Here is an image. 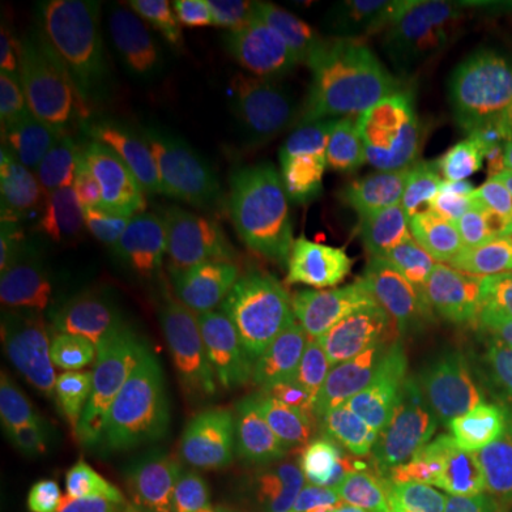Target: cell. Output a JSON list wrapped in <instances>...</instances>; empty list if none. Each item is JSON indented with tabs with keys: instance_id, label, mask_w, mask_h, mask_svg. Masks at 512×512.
<instances>
[{
	"instance_id": "cell-24",
	"label": "cell",
	"mask_w": 512,
	"mask_h": 512,
	"mask_svg": "<svg viewBox=\"0 0 512 512\" xmlns=\"http://www.w3.org/2000/svg\"><path fill=\"white\" fill-rule=\"evenodd\" d=\"M356 43L382 53L413 41L427 27V3L408 0H347Z\"/></svg>"
},
{
	"instance_id": "cell-13",
	"label": "cell",
	"mask_w": 512,
	"mask_h": 512,
	"mask_svg": "<svg viewBox=\"0 0 512 512\" xmlns=\"http://www.w3.org/2000/svg\"><path fill=\"white\" fill-rule=\"evenodd\" d=\"M88 472L60 427L43 418L0 458V501L12 512H81Z\"/></svg>"
},
{
	"instance_id": "cell-22",
	"label": "cell",
	"mask_w": 512,
	"mask_h": 512,
	"mask_svg": "<svg viewBox=\"0 0 512 512\" xmlns=\"http://www.w3.org/2000/svg\"><path fill=\"white\" fill-rule=\"evenodd\" d=\"M50 188L34 131L0 119V204L3 216L27 207Z\"/></svg>"
},
{
	"instance_id": "cell-23",
	"label": "cell",
	"mask_w": 512,
	"mask_h": 512,
	"mask_svg": "<svg viewBox=\"0 0 512 512\" xmlns=\"http://www.w3.org/2000/svg\"><path fill=\"white\" fill-rule=\"evenodd\" d=\"M219 363L183 356L169 347L140 349V370L147 387L169 406L185 413L197 406Z\"/></svg>"
},
{
	"instance_id": "cell-10",
	"label": "cell",
	"mask_w": 512,
	"mask_h": 512,
	"mask_svg": "<svg viewBox=\"0 0 512 512\" xmlns=\"http://www.w3.org/2000/svg\"><path fill=\"white\" fill-rule=\"evenodd\" d=\"M181 55L216 121L233 131H254L266 119L268 83L228 22L207 10H190L181 27Z\"/></svg>"
},
{
	"instance_id": "cell-9",
	"label": "cell",
	"mask_w": 512,
	"mask_h": 512,
	"mask_svg": "<svg viewBox=\"0 0 512 512\" xmlns=\"http://www.w3.org/2000/svg\"><path fill=\"white\" fill-rule=\"evenodd\" d=\"M190 418L221 456L238 465L259 463L278 422V384L271 363L242 351L223 358Z\"/></svg>"
},
{
	"instance_id": "cell-19",
	"label": "cell",
	"mask_w": 512,
	"mask_h": 512,
	"mask_svg": "<svg viewBox=\"0 0 512 512\" xmlns=\"http://www.w3.org/2000/svg\"><path fill=\"white\" fill-rule=\"evenodd\" d=\"M136 254L119 226H102L95 233L57 285L76 323L121 313Z\"/></svg>"
},
{
	"instance_id": "cell-6",
	"label": "cell",
	"mask_w": 512,
	"mask_h": 512,
	"mask_svg": "<svg viewBox=\"0 0 512 512\" xmlns=\"http://www.w3.org/2000/svg\"><path fill=\"white\" fill-rule=\"evenodd\" d=\"M278 384L283 453H306L342 437H387L394 418L363 370L299 344H278L271 358Z\"/></svg>"
},
{
	"instance_id": "cell-20",
	"label": "cell",
	"mask_w": 512,
	"mask_h": 512,
	"mask_svg": "<svg viewBox=\"0 0 512 512\" xmlns=\"http://www.w3.org/2000/svg\"><path fill=\"white\" fill-rule=\"evenodd\" d=\"M427 27L451 43L475 67L496 95L498 105L512 110V38L484 19L451 3H427Z\"/></svg>"
},
{
	"instance_id": "cell-32",
	"label": "cell",
	"mask_w": 512,
	"mask_h": 512,
	"mask_svg": "<svg viewBox=\"0 0 512 512\" xmlns=\"http://www.w3.org/2000/svg\"><path fill=\"white\" fill-rule=\"evenodd\" d=\"M271 512H313V510L306 508V505L299 501V498H292V496H287L285 491H278Z\"/></svg>"
},
{
	"instance_id": "cell-11",
	"label": "cell",
	"mask_w": 512,
	"mask_h": 512,
	"mask_svg": "<svg viewBox=\"0 0 512 512\" xmlns=\"http://www.w3.org/2000/svg\"><path fill=\"white\" fill-rule=\"evenodd\" d=\"M294 498L313 512H361L399 467L387 437H342L306 453H285Z\"/></svg>"
},
{
	"instance_id": "cell-3",
	"label": "cell",
	"mask_w": 512,
	"mask_h": 512,
	"mask_svg": "<svg viewBox=\"0 0 512 512\" xmlns=\"http://www.w3.org/2000/svg\"><path fill=\"white\" fill-rule=\"evenodd\" d=\"M34 136L50 188L100 226L145 200V171L64 46L34 67Z\"/></svg>"
},
{
	"instance_id": "cell-29",
	"label": "cell",
	"mask_w": 512,
	"mask_h": 512,
	"mask_svg": "<svg viewBox=\"0 0 512 512\" xmlns=\"http://www.w3.org/2000/svg\"><path fill=\"white\" fill-rule=\"evenodd\" d=\"M479 475H512V396L491 399L482 432H479Z\"/></svg>"
},
{
	"instance_id": "cell-26",
	"label": "cell",
	"mask_w": 512,
	"mask_h": 512,
	"mask_svg": "<svg viewBox=\"0 0 512 512\" xmlns=\"http://www.w3.org/2000/svg\"><path fill=\"white\" fill-rule=\"evenodd\" d=\"M121 316H124L126 328L140 349L164 347L169 342V313H166L164 302L159 299L157 290L152 287L143 266H140L138 254L131 271V280H128Z\"/></svg>"
},
{
	"instance_id": "cell-14",
	"label": "cell",
	"mask_w": 512,
	"mask_h": 512,
	"mask_svg": "<svg viewBox=\"0 0 512 512\" xmlns=\"http://www.w3.org/2000/svg\"><path fill=\"white\" fill-rule=\"evenodd\" d=\"M0 330L3 368L34 370L72 342L76 320L57 285L31 271L3 242L0 252Z\"/></svg>"
},
{
	"instance_id": "cell-27",
	"label": "cell",
	"mask_w": 512,
	"mask_h": 512,
	"mask_svg": "<svg viewBox=\"0 0 512 512\" xmlns=\"http://www.w3.org/2000/svg\"><path fill=\"white\" fill-rule=\"evenodd\" d=\"M294 29L313 46H339L356 41L347 0H294L287 3Z\"/></svg>"
},
{
	"instance_id": "cell-33",
	"label": "cell",
	"mask_w": 512,
	"mask_h": 512,
	"mask_svg": "<svg viewBox=\"0 0 512 512\" xmlns=\"http://www.w3.org/2000/svg\"><path fill=\"white\" fill-rule=\"evenodd\" d=\"M512 204V162L508 174H505L503 183H501V192H498V200H496V209L498 207H510Z\"/></svg>"
},
{
	"instance_id": "cell-5",
	"label": "cell",
	"mask_w": 512,
	"mask_h": 512,
	"mask_svg": "<svg viewBox=\"0 0 512 512\" xmlns=\"http://www.w3.org/2000/svg\"><path fill=\"white\" fill-rule=\"evenodd\" d=\"M382 162L408 233L446 238L498 200L494 169L463 136L396 121L382 136Z\"/></svg>"
},
{
	"instance_id": "cell-28",
	"label": "cell",
	"mask_w": 512,
	"mask_h": 512,
	"mask_svg": "<svg viewBox=\"0 0 512 512\" xmlns=\"http://www.w3.org/2000/svg\"><path fill=\"white\" fill-rule=\"evenodd\" d=\"M0 119L34 131V67L22 60L8 34L0 50Z\"/></svg>"
},
{
	"instance_id": "cell-30",
	"label": "cell",
	"mask_w": 512,
	"mask_h": 512,
	"mask_svg": "<svg viewBox=\"0 0 512 512\" xmlns=\"http://www.w3.org/2000/svg\"><path fill=\"white\" fill-rule=\"evenodd\" d=\"M100 512H195L190 503H185L176 491L164 486H140L128 491L117 501L105 505Z\"/></svg>"
},
{
	"instance_id": "cell-21",
	"label": "cell",
	"mask_w": 512,
	"mask_h": 512,
	"mask_svg": "<svg viewBox=\"0 0 512 512\" xmlns=\"http://www.w3.org/2000/svg\"><path fill=\"white\" fill-rule=\"evenodd\" d=\"M223 22L271 57L280 72L292 79L306 74L302 38L294 29L285 5L278 0H216L211 3Z\"/></svg>"
},
{
	"instance_id": "cell-18",
	"label": "cell",
	"mask_w": 512,
	"mask_h": 512,
	"mask_svg": "<svg viewBox=\"0 0 512 512\" xmlns=\"http://www.w3.org/2000/svg\"><path fill=\"white\" fill-rule=\"evenodd\" d=\"M467 292L479 330L512 339V204L482 223L465 252Z\"/></svg>"
},
{
	"instance_id": "cell-1",
	"label": "cell",
	"mask_w": 512,
	"mask_h": 512,
	"mask_svg": "<svg viewBox=\"0 0 512 512\" xmlns=\"http://www.w3.org/2000/svg\"><path fill=\"white\" fill-rule=\"evenodd\" d=\"M377 347L396 394L430 425L475 441L489 370L470 292L451 271L396 280L382 299Z\"/></svg>"
},
{
	"instance_id": "cell-17",
	"label": "cell",
	"mask_w": 512,
	"mask_h": 512,
	"mask_svg": "<svg viewBox=\"0 0 512 512\" xmlns=\"http://www.w3.org/2000/svg\"><path fill=\"white\" fill-rule=\"evenodd\" d=\"M370 512H486V496L453 458L418 453L401 460Z\"/></svg>"
},
{
	"instance_id": "cell-8",
	"label": "cell",
	"mask_w": 512,
	"mask_h": 512,
	"mask_svg": "<svg viewBox=\"0 0 512 512\" xmlns=\"http://www.w3.org/2000/svg\"><path fill=\"white\" fill-rule=\"evenodd\" d=\"M138 261L169 313V342L183 356L223 361L240 354V316L207 268L178 242L152 233Z\"/></svg>"
},
{
	"instance_id": "cell-16",
	"label": "cell",
	"mask_w": 512,
	"mask_h": 512,
	"mask_svg": "<svg viewBox=\"0 0 512 512\" xmlns=\"http://www.w3.org/2000/svg\"><path fill=\"white\" fill-rule=\"evenodd\" d=\"M100 228L86 211L48 188L27 207L3 216V242L27 261L31 271L48 283L60 285L76 256Z\"/></svg>"
},
{
	"instance_id": "cell-2",
	"label": "cell",
	"mask_w": 512,
	"mask_h": 512,
	"mask_svg": "<svg viewBox=\"0 0 512 512\" xmlns=\"http://www.w3.org/2000/svg\"><path fill=\"white\" fill-rule=\"evenodd\" d=\"M64 48L86 76L145 176L176 164L183 145L169 53V5L79 0L62 8Z\"/></svg>"
},
{
	"instance_id": "cell-15",
	"label": "cell",
	"mask_w": 512,
	"mask_h": 512,
	"mask_svg": "<svg viewBox=\"0 0 512 512\" xmlns=\"http://www.w3.org/2000/svg\"><path fill=\"white\" fill-rule=\"evenodd\" d=\"M140 377V347L121 313H102L76 323L62 368L64 387L95 406H112L133 396Z\"/></svg>"
},
{
	"instance_id": "cell-7",
	"label": "cell",
	"mask_w": 512,
	"mask_h": 512,
	"mask_svg": "<svg viewBox=\"0 0 512 512\" xmlns=\"http://www.w3.org/2000/svg\"><path fill=\"white\" fill-rule=\"evenodd\" d=\"M373 67L384 93L430 131L465 136L501 107L465 55L430 27L377 55Z\"/></svg>"
},
{
	"instance_id": "cell-12",
	"label": "cell",
	"mask_w": 512,
	"mask_h": 512,
	"mask_svg": "<svg viewBox=\"0 0 512 512\" xmlns=\"http://www.w3.org/2000/svg\"><path fill=\"white\" fill-rule=\"evenodd\" d=\"M147 223L155 233L183 245L207 268L240 320L271 323L259 264L238 230H230L216 216L183 202L157 204L147 214Z\"/></svg>"
},
{
	"instance_id": "cell-25",
	"label": "cell",
	"mask_w": 512,
	"mask_h": 512,
	"mask_svg": "<svg viewBox=\"0 0 512 512\" xmlns=\"http://www.w3.org/2000/svg\"><path fill=\"white\" fill-rule=\"evenodd\" d=\"M41 415V389H38L34 370L3 368L0 373V456L34 430Z\"/></svg>"
},
{
	"instance_id": "cell-4",
	"label": "cell",
	"mask_w": 512,
	"mask_h": 512,
	"mask_svg": "<svg viewBox=\"0 0 512 512\" xmlns=\"http://www.w3.org/2000/svg\"><path fill=\"white\" fill-rule=\"evenodd\" d=\"M240 235L264 283L271 325L335 349H356L370 337V313L354 280L316 242L283 223L247 214Z\"/></svg>"
},
{
	"instance_id": "cell-31",
	"label": "cell",
	"mask_w": 512,
	"mask_h": 512,
	"mask_svg": "<svg viewBox=\"0 0 512 512\" xmlns=\"http://www.w3.org/2000/svg\"><path fill=\"white\" fill-rule=\"evenodd\" d=\"M486 512H512V484H498L486 496Z\"/></svg>"
}]
</instances>
